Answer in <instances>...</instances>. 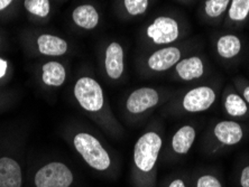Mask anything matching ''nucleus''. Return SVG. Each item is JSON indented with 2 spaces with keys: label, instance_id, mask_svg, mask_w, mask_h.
<instances>
[{
  "label": "nucleus",
  "instance_id": "obj_11",
  "mask_svg": "<svg viewBox=\"0 0 249 187\" xmlns=\"http://www.w3.org/2000/svg\"><path fill=\"white\" fill-rule=\"evenodd\" d=\"M214 138L222 145L233 146L241 141L244 137V130L236 121H220L214 126Z\"/></svg>",
  "mask_w": 249,
  "mask_h": 187
},
{
  "label": "nucleus",
  "instance_id": "obj_16",
  "mask_svg": "<svg viewBox=\"0 0 249 187\" xmlns=\"http://www.w3.org/2000/svg\"><path fill=\"white\" fill-rule=\"evenodd\" d=\"M74 23L84 29H93L98 26L100 16L92 5H81L76 7L72 14Z\"/></svg>",
  "mask_w": 249,
  "mask_h": 187
},
{
  "label": "nucleus",
  "instance_id": "obj_13",
  "mask_svg": "<svg viewBox=\"0 0 249 187\" xmlns=\"http://www.w3.org/2000/svg\"><path fill=\"white\" fill-rule=\"evenodd\" d=\"M222 107L227 115L233 118H240L247 115L248 104L241 94L237 93L235 90H227L222 95Z\"/></svg>",
  "mask_w": 249,
  "mask_h": 187
},
{
  "label": "nucleus",
  "instance_id": "obj_15",
  "mask_svg": "<svg viewBox=\"0 0 249 187\" xmlns=\"http://www.w3.org/2000/svg\"><path fill=\"white\" fill-rule=\"evenodd\" d=\"M37 45L39 52L50 56H61L68 51V43L63 38L53 35H41L37 39Z\"/></svg>",
  "mask_w": 249,
  "mask_h": 187
},
{
  "label": "nucleus",
  "instance_id": "obj_21",
  "mask_svg": "<svg viewBox=\"0 0 249 187\" xmlns=\"http://www.w3.org/2000/svg\"><path fill=\"white\" fill-rule=\"evenodd\" d=\"M25 8L35 16L46 17L50 13V0H25Z\"/></svg>",
  "mask_w": 249,
  "mask_h": 187
},
{
  "label": "nucleus",
  "instance_id": "obj_27",
  "mask_svg": "<svg viewBox=\"0 0 249 187\" xmlns=\"http://www.w3.org/2000/svg\"><path fill=\"white\" fill-rule=\"evenodd\" d=\"M168 187H185V184L182 179H175V181L171 183Z\"/></svg>",
  "mask_w": 249,
  "mask_h": 187
},
{
  "label": "nucleus",
  "instance_id": "obj_19",
  "mask_svg": "<svg viewBox=\"0 0 249 187\" xmlns=\"http://www.w3.org/2000/svg\"><path fill=\"white\" fill-rule=\"evenodd\" d=\"M249 15V0H231L228 8V17L231 21L240 23Z\"/></svg>",
  "mask_w": 249,
  "mask_h": 187
},
{
  "label": "nucleus",
  "instance_id": "obj_18",
  "mask_svg": "<svg viewBox=\"0 0 249 187\" xmlns=\"http://www.w3.org/2000/svg\"><path fill=\"white\" fill-rule=\"evenodd\" d=\"M65 68L58 62H49L43 67V82L50 86H61L65 81Z\"/></svg>",
  "mask_w": 249,
  "mask_h": 187
},
{
  "label": "nucleus",
  "instance_id": "obj_9",
  "mask_svg": "<svg viewBox=\"0 0 249 187\" xmlns=\"http://www.w3.org/2000/svg\"><path fill=\"white\" fill-rule=\"evenodd\" d=\"M178 78L184 82H192L202 78L206 73L204 62L200 56L182 58L174 67Z\"/></svg>",
  "mask_w": 249,
  "mask_h": 187
},
{
  "label": "nucleus",
  "instance_id": "obj_3",
  "mask_svg": "<svg viewBox=\"0 0 249 187\" xmlns=\"http://www.w3.org/2000/svg\"><path fill=\"white\" fill-rule=\"evenodd\" d=\"M74 97L80 105L89 112H98L105 105V94L100 84L89 76L76 81L74 85Z\"/></svg>",
  "mask_w": 249,
  "mask_h": 187
},
{
  "label": "nucleus",
  "instance_id": "obj_1",
  "mask_svg": "<svg viewBox=\"0 0 249 187\" xmlns=\"http://www.w3.org/2000/svg\"><path fill=\"white\" fill-rule=\"evenodd\" d=\"M74 147L90 167L106 170L110 166V157L97 138L90 134L81 133L74 137Z\"/></svg>",
  "mask_w": 249,
  "mask_h": 187
},
{
  "label": "nucleus",
  "instance_id": "obj_17",
  "mask_svg": "<svg viewBox=\"0 0 249 187\" xmlns=\"http://www.w3.org/2000/svg\"><path fill=\"white\" fill-rule=\"evenodd\" d=\"M217 53L225 60L236 57L241 51V40L233 34L222 35L217 40Z\"/></svg>",
  "mask_w": 249,
  "mask_h": 187
},
{
  "label": "nucleus",
  "instance_id": "obj_20",
  "mask_svg": "<svg viewBox=\"0 0 249 187\" xmlns=\"http://www.w3.org/2000/svg\"><path fill=\"white\" fill-rule=\"evenodd\" d=\"M230 1L231 0H206L204 14L210 19H217L228 10Z\"/></svg>",
  "mask_w": 249,
  "mask_h": 187
},
{
  "label": "nucleus",
  "instance_id": "obj_28",
  "mask_svg": "<svg viewBox=\"0 0 249 187\" xmlns=\"http://www.w3.org/2000/svg\"><path fill=\"white\" fill-rule=\"evenodd\" d=\"M13 0H0V10H3L7 8L10 3H12Z\"/></svg>",
  "mask_w": 249,
  "mask_h": 187
},
{
  "label": "nucleus",
  "instance_id": "obj_4",
  "mask_svg": "<svg viewBox=\"0 0 249 187\" xmlns=\"http://www.w3.org/2000/svg\"><path fill=\"white\" fill-rule=\"evenodd\" d=\"M217 100V91L210 85L196 86L186 91L183 95L181 105L188 113H199L207 111Z\"/></svg>",
  "mask_w": 249,
  "mask_h": 187
},
{
  "label": "nucleus",
  "instance_id": "obj_26",
  "mask_svg": "<svg viewBox=\"0 0 249 187\" xmlns=\"http://www.w3.org/2000/svg\"><path fill=\"white\" fill-rule=\"evenodd\" d=\"M241 97L245 99L247 104H249V85H245L243 87V90H241Z\"/></svg>",
  "mask_w": 249,
  "mask_h": 187
},
{
  "label": "nucleus",
  "instance_id": "obj_5",
  "mask_svg": "<svg viewBox=\"0 0 249 187\" xmlns=\"http://www.w3.org/2000/svg\"><path fill=\"white\" fill-rule=\"evenodd\" d=\"M72 182L71 170L62 163L43 166L35 175L36 187H70Z\"/></svg>",
  "mask_w": 249,
  "mask_h": 187
},
{
  "label": "nucleus",
  "instance_id": "obj_14",
  "mask_svg": "<svg viewBox=\"0 0 249 187\" xmlns=\"http://www.w3.org/2000/svg\"><path fill=\"white\" fill-rule=\"evenodd\" d=\"M196 137V131L194 127L186 124L181 127L172 139V148L178 155H185L190 152Z\"/></svg>",
  "mask_w": 249,
  "mask_h": 187
},
{
  "label": "nucleus",
  "instance_id": "obj_25",
  "mask_svg": "<svg viewBox=\"0 0 249 187\" xmlns=\"http://www.w3.org/2000/svg\"><path fill=\"white\" fill-rule=\"evenodd\" d=\"M7 62L5 60H2V58H0V79L2 78V76H5L6 74V71H7Z\"/></svg>",
  "mask_w": 249,
  "mask_h": 187
},
{
  "label": "nucleus",
  "instance_id": "obj_12",
  "mask_svg": "<svg viewBox=\"0 0 249 187\" xmlns=\"http://www.w3.org/2000/svg\"><path fill=\"white\" fill-rule=\"evenodd\" d=\"M0 187H21L20 166L8 157L0 158Z\"/></svg>",
  "mask_w": 249,
  "mask_h": 187
},
{
  "label": "nucleus",
  "instance_id": "obj_7",
  "mask_svg": "<svg viewBox=\"0 0 249 187\" xmlns=\"http://www.w3.org/2000/svg\"><path fill=\"white\" fill-rule=\"evenodd\" d=\"M160 95L153 87H141L133 91L126 101V108L133 115H139L156 107L160 103Z\"/></svg>",
  "mask_w": 249,
  "mask_h": 187
},
{
  "label": "nucleus",
  "instance_id": "obj_22",
  "mask_svg": "<svg viewBox=\"0 0 249 187\" xmlns=\"http://www.w3.org/2000/svg\"><path fill=\"white\" fill-rule=\"evenodd\" d=\"M124 8L131 16L145 14L148 8V0H124Z\"/></svg>",
  "mask_w": 249,
  "mask_h": 187
},
{
  "label": "nucleus",
  "instance_id": "obj_8",
  "mask_svg": "<svg viewBox=\"0 0 249 187\" xmlns=\"http://www.w3.org/2000/svg\"><path fill=\"white\" fill-rule=\"evenodd\" d=\"M182 60V52L178 47L167 46L154 52L148 57V68L154 72H165L174 68Z\"/></svg>",
  "mask_w": 249,
  "mask_h": 187
},
{
  "label": "nucleus",
  "instance_id": "obj_24",
  "mask_svg": "<svg viewBox=\"0 0 249 187\" xmlns=\"http://www.w3.org/2000/svg\"><path fill=\"white\" fill-rule=\"evenodd\" d=\"M240 185L241 187H249V166L245 167L241 171Z\"/></svg>",
  "mask_w": 249,
  "mask_h": 187
},
{
  "label": "nucleus",
  "instance_id": "obj_2",
  "mask_svg": "<svg viewBox=\"0 0 249 187\" xmlns=\"http://www.w3.org/2000/svg\"><path fill=\"white\" fill-rule=\"evenodd\" d=\"M162 148V138L159 134L149 131L142 136L135 145L134 161L142 173H151L155 167Z\"/></svg>",
  "mask_w": 249,
  "mask_h": 187
},
{
  "label": "nucleus",
  "instance_id": "obj_10",
  "mask_svg": "<svg viewBox=\"0 0 249 187\" xmlns=\"http://www.w3.org/2000/svg\"><path fill=\"white\" fill-rule=\"evenodd\" d=\"M105 68L107 75L112 80L122 78L124 73V50L117 42H112L106 50Z\"/></svg>",
  "mask_w": 249,
  "mask_h": 187
},
{
  "label": "nucleus",
  "instance_id": "obj_23",
  "mask_svg": "<svg viewBox=\"0 0 249 187\" xmlns=\"http://www.w3.org/2000/svg\"><path fill=\"white\" fill-rule=\"evenodd\" d=\"M196 187H222L219 179L213 175H202L197 178Z\"/></svg>",
  "mask_w": 249,
  "mask_h": 187
},
{
  "label": "nucleus",
  "instance_id": "obj_6",
  "mask_svg": "<svg viewBox=\"0 0 249 187\" xmlns=\"http://www.w3.org/2000/svg\"><path fill=\"white\" fill-rule=\"evenodd\" d=\"M146 34L156 45H168L180 37V25L174 18L160 16L149 25Z\"/></svg>",
  "mask_w": 249,
  "mask_h": 187
}]
</instances>
